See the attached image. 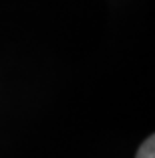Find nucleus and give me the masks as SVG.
I'll return each instance as SVG.
<instances>
[{"label": "nucleus", "mask_w": 155, "mask_h": 158, "mask_svg": "<svg viewBox=\"0 0 155 158\" xmlns=\"http://www.w3.org/2000/svg\"><path fill=\"white\" fill-rule=\"evenodd\" d=\"M135 158H155V138L149 136L141 144V148L137 150V156Z\"/></svg>", "instance_id": "f257e3e1"}]
</instances>
